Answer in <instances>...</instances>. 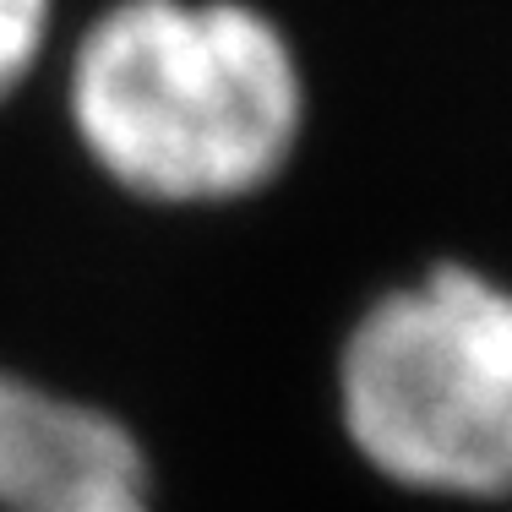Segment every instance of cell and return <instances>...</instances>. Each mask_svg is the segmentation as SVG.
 I'll return each mask as SVG.
<instances>
[{
	"label": "cell",
	"instance_id": "cell-1",
	"mask_svg": "<svg viewBox=\"0 0 512 512\" xmlns=\"http://www.w3.org/2000/svg\"><path fill=\"white\" fill-rule=\"evenodd\" d=\"M66 109L120 191L207 207L284 175L306 131V77L251 0H109L66 55Z\"/></svg>",
	"mask_w": 512,
	"mask_h": 512
},
{
	"label": "cell",
	"instance_id": "cell-2",
	"mask_svg": "<svg viewBox=\"0 0 512 512\" xmlns=\"http://www.w3.org/2000/svg\"><path fill=\"white\" fill-rule=\"evenodd\" d=\"M338 414L409 491H512V289L442 262L382 295L338 360Z\"/></svg>",
	"mask_w": 512,
	"mask_h": 512
},
{
	"label": "cell",
	"instance_id": "cell-3",
	"mask_svg": "<svg viewBox=\"0 0 512 512\" xmlns=\"http://www.w3.org/2000/svg\"><path fill=\"white\" fill-rule=\"evenodd\" d=\"M0 512H153L148 458L120 420L0 371Z\"/></svg>",
	"mask_w": 512,
	"mask_h": 512
},
{
	"label": "cell",
	"instance_id": "cell-4",
	"mask_svg": "<svg viewBox=\"0 0 512 512\" xmlns=\"http://www.w3.org/2000/svg\"><path fill=\"white\" fill-rule=\"evenodd\" d=\"M60 0H0V104L44 66Z\"/></svg>",
	"mask_w": 512,
	"mask_h": 512
}]
</instances>
